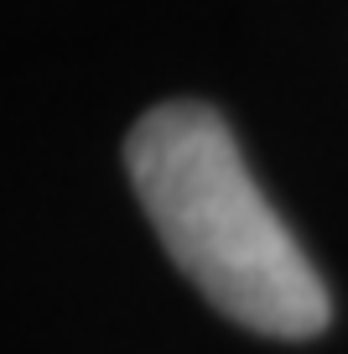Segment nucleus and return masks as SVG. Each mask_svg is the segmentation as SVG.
Segmentation results:
<instances>
[{
	"label": "nucleus",
	"instance_id": "nucleus-1",
	"mask_svg": "<svg viewBox=\"0 0 348 354\" xmlns=\"http://www.w3.org/2000/svg\"><path fill=\"white\" fill-rule=\"evenodd\" d=\"M125 167L162 245L218 313L271 339H312L327 328L322 281L265 203L218 110L197 100L156 104L135 120Z\"/></svg>",
	"mask_w": 348,
	"mask_h": 354
}]
</instances>
